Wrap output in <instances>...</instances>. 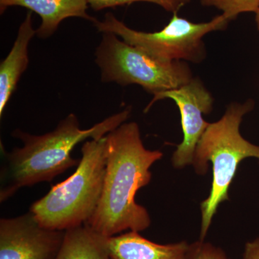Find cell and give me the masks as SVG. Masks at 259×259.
I'll return each instance as SVG.
<instances>
[{"label": "cell", "mask_w": 259, "mask_h": 259, "mask_svg": "<svg viewBox=\"0 0 259 259\" xmlns=\"http://www.w3.org/2000/svg\"><path fill=\"white\" fill-rule=\"evenodd\" d=\"M106 138L103 190L86 225L105 237L125 231H144L151 225V218L147 209L136 202V193L151 182L150 168L163 157V153L145 148L135 122H124Z\"/></svg>", "instance_id": "6da1fadb"}, {"label": "cell", "mask_w": 259, "mask_h": 259, "mask_svg": "<svg viewBox=\"0 0 259 259\" xmlns=\"http://www.w3.org/2000/svg\"><path fill=\"white\" fill-rule=\"evenodd\" d=\"M131 110L125 109L95 124L89 129L80 128L74 114H69L51 132L34 136L20 130L12 134L23 143L21 148L7 152L1 145L0 202H6L25 187L51 182L71 167L77 166L79 160L71 156L75 146L85 140H100L125 122Z\"/></svg>", "instance_id": "7a4b0ae2"}, {"label": "cell", "mask_w": 259, "mask_h": 259, "mask_svg": "<svg viewBox=\"0 0 259 259\" xmlns=\"http://www.w3.org/2000/svg\"><path fill=\"white\" fill-rule=\"evenodd\" d=\"M254 102H233L217 122L209 123L199 139L192 165L196 173L202 175L212 166V182L208 197L200 204L202 211L199 240L204 241L212 218L220 204L229 200L230 186L236 176L240 163L253 157L259 161V146L245 140L240 133L243 116L251 111Z\"/></svg>", "instance_id": "3957f363"}, {"label": "cell", "mask_w": 259, "mask_h": 259, "mask_svg": "<svg viewBox=\"0 0 259 259\" xmlns=\"http://www.w3.org/2000/svg\"><path fill=\"white\" fill-rule=\"evenodd\" d=\"M106 136L86 141L76 171L30 207L38 223L49 229L68 231L83 226L96 210L106 171Z\"/></svg>", "instance_id": "277c9868"}, {"label": "cell", "mask_w": 259, "mask_h": 259, "mask_svg": "<svg viewBox=\"0 0 259 259\" xmlns=\"http://www.w3.org/2000/svg\"><path fill=\"white\" fill-rule=\"evenodd\" d=\"M95 56L102 81L138 84L153 95L180 88L194 77L187 62L157 59L110 32L102 35Z\"/></svg>", "instance_id": "5b68a950"}, {"label": "cell", "mask_w": 259, "mask_h": 259, "mask_svg": "<svg viewBox=\"0 0 259 259\" xmlns=\"http://www.w3.org/2000/svg\"><path fill=\"white\" fill-rule=\"evenodd\" d=\"M230 20L221 14L206 23H194L179 16H173L166 26L157 32L138 31L107 13L102 21L93 22L99 31L115 34L122 40L162 60L189 61L199 64L206 58L203 37L209 32L226 28Z\"/></svg>", "instance_id": "8992f818"}, {"label": "cell", "mask_w": 259, "mask_h": 259, "mask_svg": "<svg viewBox=\"0 0 259 259\" xmlns=\"http://www.w3.org/2000/svg\"><path fill=\"white\" fill-rule=\"evenodd\" d=\"M164 99L173 100L180 110L183 141L177 146L171 160L175 168H184L192 164L196 147L209 124L203 115L212 112L214 98L202 81L193 77L180 88L153 95L144 112H147L155 102Z\"/></svg>", "instance_id": "52a82bcc"}, {"label": "cell", "mask_w": 259, "mask_h": 259, "mask_svg": "<svg viewBox=\"0 0 259 259\" xmlns=\"http://www.w3.org/2000/svg\"><path fill=\"white\" fill-rule=\"evenodd\" d=\"M66 231L42 226L29 211L0 219V259H54Z\"/></svg>", "instance_id": "ba28073f"}, {"label": "cell", "mask_w": 259, "mask_h": 259, "mask_svg": "<svg viewBox=\"0 0 259 259\" xmlns=\"http://www.w3.org/2000/svg\"><path fill=\"white\" fill-rule=\"evenodd\" d=\"M88 0H0L1 14L9 7L19 6L36 13L41 18V25L36 30L40 38H47L56 31L65 19L81 18L93 22L87 13Z\"/></svg>", "instance_id": "9c48e42d"}, {"label": "cell", "mask_w": 259, "mask_h": 259, "mask_svg": "<svg viewBox=\"0 0 259 259\" xmlns=\"http://www.w3.org/2000/svg\"><path fill=\"white\" fill-rule=\"evenodd\" d=\"M107 245L111 259H187L189 248L186 241L158 244L136 231L107 237Z\"/></svg>", "instance_id": "30bf717a"}, {"label": "cell", "mask_w": 259, "mask_h": 259, "mask_svg": "<svg viewBox=\"0 0 259 259\" xmlns=\"http://www.w3.org/2000/svg\"><path fill=\"white\" fill-rule=\"evenodd\" d=\"M35 35L36 30L32 27V12L28 11L19 28L14 45L0 64V117L28 67L29 42Z\"/></svg>", "instance_id": "8fae6325"}, {"label": "cell", "mask_w": 259, "mask_h": 259, "mask_svg": "<svg viewBox=\"0 0 259 259\" xmlns=\"http://www.w3.org/2000/svg\"><path fill=\"white\" fill-rule=\"evenodd\" d=\"M107 238L86 224L68 230L61 249L54 259H111Z\"/></svg>", "instance_id": "7c38bea8"}, {"label": "cell", "mask_w": 259, "mask_h": 259, "mask_svg": "<svg viewBox=\"0 0 259 259\" xmlns=\"http://www.w3.org/2000/svg\"><path fill=\"white\" fill-rule=\"evenodd\" d=\"M200 3L204 7H212L221 10L231 21L243 13H255L259 0H200Z\"/></svg>", "instance_id": "4fadbf2b"}, {"label": "cell", "mask_w": 259, "mask_h": 259, "mask_svg": "<svg viewBox=\"0 0 259 259\" xmlns=\"http://www.w3.org/2000/svg\"><path fill=\"white\" fill-rule=\"evenodd\" d=\"M190 1L191 0H88V3L92 9L95 11H100L107 8L145 2L157 5L166 11L175 13H178L185 5L189 4Z\"/></svg>", "instance_id": "5bb4252c"}, {"label": "cell", "mask_w": 259, "mask_h": 259, "mask_svg": "<svg viewBox=\"0 0 259 259\" xmlns=\"http://www.w3.org/2000/svg\"><path fill=\"white\" fill-rule=\"evenodd\" d=\"M187 259H231L221 248L204 241L189 244Z\"/></svg>", "instance_id": "9a60e30c"}, {"label": "cell", "mask_w": 259, "mask_h": 259, "mask_svg": "<svg viewBox=\"0 0 259 259\" xmlns=\"http://www.w3.org/2000/svg\"><path fill=\"white\" fill-rule=\"evenodd\" d=\"M242 259H259V238L245 243Z\"/></svg>", "instance_id": "2e32d148"}, {"label": "cell", "mask_w": 259, "mask_h": 259, "mask_svg": "<svg viewBox=\"0 0 259 259\" xmlns=\"http://www.w3.org/2000/svg\"><path fill=\"white\" fill-rule=\"evenodd\" d=\"M255 23H256L257 28L259 31V3L258 8H257L256 11L255 12Z\"/></svg>", "instance_id": "e0dca14e"}]
</instances>
